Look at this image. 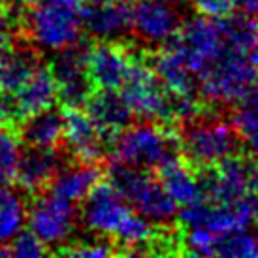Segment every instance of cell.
Segmentation results:
<instances>
[{"label":"cell","instance_id":"obj_21","mask_svg":"<svg viewBox=\"0 0 258 258\" xmlns=\"http://www.w3.org/2000/svg\"><path fill=\"white\" fill-rule=\"evenodd\" d=\"M158 177H160V183L166 186V190L172 194L173 200L177 202L181 208L204 200L200 175L194 173L192 168H188V164L183 162L179 157L172 158L160 166Z\"/></svg>","mask_w":258,"mask_h":258},{"label":"cell","instance_id":"obj_12","mask_svg":"<svg viewBox=\"0 0 258 258\" xmlns=\"http://www.w3.org/2000/svg\"><path fill=\"white\" fill-rule=\"evenodd\" d=\"M136 55L115 42H100L91 47L89 53V70L94 87L119 91L126 83Z\"/></svg>","mask_w":258,"mask_h":258},{"label":"cell","instance_id":"obj_6","mask_svg":"<svg viewBox=\"0 0 258 258\" xmlns=\"http://www.w3.org/2000/svg\"><path fill=\"white\" fill-rule=\"evenodd\" d=\"M78 221V209L74 202L58 198L53 192L42 194L29 206V230L34 232L47 247H64L76 234Z\"/></svg>","mask_w":258,"mask_h":258},{"label":"cell","instance_id":"obj_31","mask_svg":"<svg viewBox=\"0 0 258 258\" xmlns=\"http://www.w3.org/2000/svg\"><path fill=\"white\" fill-rule=\"evenodd\" d=\"M190 4L196 8V12L206 17L222 19L232 14L236 6V0H190Z\"/></svg>","mask_w":258,"mask_h":258},{"label":"cell","instance_id":"obj_16","mask_svg":"<svg viewBox=\"0 0 258 258\" xmlns=\"http://www.w3.org/2000/svg\"><path fill=\"white\" fill-rule=\"evenodd\" d=\"M85 106L106 138H115L119 132L128 128L132 119L136 117L126 100L122 98V94L109 89H98L96 93L91 94Z\"/></svg>","mask_w":258,"mask_h":258},{"label":"cell","instance_id":"obj_13","mask_svg":"<svg viewBox=\"0 0 258 258\" xmlns=\"http://www.w3.org/2000/svg\"><path fill=\"white\" fill-rule=\"evenodd\" d=\"M87 34L100 42H119L132 29V4L124 0L89 4L81 8Z\"/></svg>","mask_w":258,"mask_h":258},{"label":"cell","instance_id":"obj_38","mask_svg":"<svg viewBox=\"0 0 258 258\" xmlns=\"http://www.w3.org/2000/svg\"><path fill=\"white\" fill-rule=\"evenodd\" d=\"M12 0H0V4H10Z\"/></svg>","mask_w":258,"mask_h":258},{"label":"cell","instance_id":"obj_30","mask_svg":"<svg viewBox=\"0 0 258 258\" xmlns=\"http://www.w3.org/2000/svg\"><path fill=\"white\" fill-rule=\"evenodd\" d=\"M8 247H10V256L17 258H36L47 254V245L30 230L21 232Z\"/></svg>","mask_w":258,"mask_h":258},{"label":"cell","instance_id":"obj_14","mask_svg":"<svg viewBox=\"0 0 258 258\" xmlns=\"http://www.w3.org/2000/svg\"><path fill=\"white\" fill-rule=\"evenodd\" d=\"M64 142L72 155L81 162H98L104 155V140L89 111L81 108H64Z\"/></svg>","mask_w":258,"mask_h":258},{"label":"cell","instance_id":"obj_9","mask_svg":"<svg viewBox=\"0 0 258 258\" xmlns=\"http://www.w3.org/2000/svg\"><path fill=\"white\" fill-rule=\"evenodd\" d=\"M177 4L170 0H134L132 32L145 45L166 47L177 38L183 21Z\"/></svg>","mask_w":258,"mask_h":258},{"label":"cell","instance_id":"obj_2","mask_svg":"<svg viewBox=\"0 0 258 258\" xmlns=\"http://www.w3.org/2000/svg\"><path fill=\"white\" fill-rule=\"evenodd\" d=\"M25 25L36 49L57 53L81 40V4L79 0H47L32 8Z\"/></svg>","mask_w":258,"mask_h":258},{"label":"cell","instance_id":"obj_19","mask_svg":"<svg viewBox=\"0 0 258 258\" xmlns=\"http://www.w3.org/2000/svg\"><path fill=\"white\" fill-rule=\"evenodd\" d=\"M151 66L162 81V85L172 93H196L200 89L198 76L192 72V68L173 43L158 51L153 57Z\"/></svg>","mask_w":258,"mask_h":258},{"label":"cell","instance_id":"obj_20","mask_svg":"<svg viewBox=\"0 0 258 258\" xmlns=\"http://www.w3.org/2000/svg\"><path fill=\"white\" fill-rule=\"evenodd\" d=\"M130 206L134 208V211L158 226H166L175 219H179L181 206L173 200V196L166 190V186L153 177H149V181L138 190L136 196L130 200Z\"/></svg>","mask_w":258,"mask_h":258},{"label":"cell","instance_id":"obj_32","mask_svg":"<svg viewBox=\"0 0 258 258\" xmlns=\"http://www.w3.org/2000/svg\"><path fill=\"white\" fill-rule=\"evenodd\" d=\"M14 47V19L12 14L0 6V58Z\"/></svg>","mask_w":258,"mask_h":258},{"label":"cell","instance_id":"obj_34","mask_svg":"<svg viewBox=\"0 0 258 258\" xmlns=\"http://www.w3.org/2000/svg\"><path fill=\"white\" fill-rule=\"evenodd\" d=\"M236 6L241 8V12L258 17V0H236Z\"/></svg>","mask_w":258,"mask_h":258},{"label":"cell","instance_id":"obj_28","mask_svg":"<svg viewBox=\"0 0 258 258\" xmlns=\"http://www.w3.org/2000/svg\"><path fill=\"white\" fill-rule=\"evenodd\" d=\"M232 122L239 132L241 142L245 149L249 151V155L258 158V109L237 106Z\"/></svg>","mask_w":258,"mask_h":258},{"label":"cell","instance_id":"obj_22","mask_svg":"<svg viewBox=\"0 0 258 258\" xmlns=\"http://www.w3.org/2000/svg\"><path fill=\"white\" fill-rule=\"evenodd\" d=\"M19 136L30 147L55 149L64 140V115L53 108L29 115L23 119Z\"/></svg>","mask_w":258,"mask_h":258},{"label":"cell","instance_id":"obj_27","mask_svg":"<svg viewBox=\"0 0 258 258\" xmlns=\"http://www.w3.org/2000/svg\"><path fill=\"white\" fill-rule=\"evenodd\" d=\"M21 158V136H17L10 122L0 121V185H10L15 179Z\"/></svg>","mask_w":258,"mask_h":258},{"label":"cell","instance_id":"obj_24","mask_svg":"<svg viewBox=\"0 0 258 258\" xmlns=\"http://www.w3.org/2000/svg\"><path fill=\"white\" fill-rule=\"evenodd\" d=\"M40 60H38L34 49L30 47H12L0 58V85L10 94H15L21 89L27 79L34 74Z\"/></svg>","mask_w":258,"mask_h":258},{"label":"cell","instance_id":"obj_33","mask_svg":"<svg viewBox=\"0 0 258 258\" xmlns=\"http://www.w3.org/2000/svg\"><path fill=\"white\" fill-rule=\"evenodd\" d=\"M239 106H245V108H252V109H258V79L256 83L249 89V93L245 94L243 98L239 100Z\"/></svg>","mask_w":258,"mask_h":258},{"label":"cell","instance_id":"obj_7","mask_svg":"<svg viewBox=\"0 0 258 258\" xmlns=\"http://www.w3.org/2000/svg\"><path fill=\"white\" fill-rule=\"evenodd\" d=\"M172 43L179 49V53L185 57V60L198 78L208 70L215 58H219L228 49L219 19L206 17V15L188 19L181 27L179 34Z\"/></svg>","mask_w":258,"mask_h":258},{"label":"cell","instance_id":"obj_1","mask_svg":"<svg viewBox=\"0 0 258 258\" xmlns=\"http://www.w3.org/2000/svg\"><path fill=\"white\" fill-rule=\"evenodd\" d=\"M181 142L172 130L164 128V122H140L130 124L119 132L111 142L113 162L155 170L168 160L179 157Z\"/></svg>","mask_w":258,"mask_h":258},{"label":"cell","instance_id":"obj_18","mask_svg":"<svg viewBox=\"0 0 258 258\" xmlns=\"http://www.w3.org/2000/svg\"><path fill=\"white\" fill-rule=\"evenodd\" d=\"M100 168L96 162H81L62 166L60 172L51 181L49 192L68 202H83L93 192V188L100 183Z\"/></svg>","mask_w":258,"mask_h":258},{"label":"cell","instance_id":"obj_15","mask_svg":"<svg viewBox=\"0 0 258 258\" xmlns=\"http://www.w3.org/2000/svg\"><path fill=\"white\" fill-rule=\"evenodd\" d=\"M62 166V157L55 149L29 145L25 151H21L15 181L25 192H40L51 185V181L55 179Z\"/></svg>","mask_w":258,"mask_h":258},{"label":"cell","instance_id":"obj_10","mask_svg":"<svg viewBox=\"0 0 258 258\" xmlns=\"http://www.w3.org/2000/svg\"><path fill=\"white\" fill-rule=\"evenodd\" d=\"M132 206L111 183H98L93 192L85 198L81 209V222L89 232L96 236L115 237L132 215Z\"/></svg>","mask_w":258,"mask_h":258},{"label":"cell","instance_id":"obj_3","mask_svg":"<svg viewBox=\"0 0 258 258\" xmlns=\"http://www.w3.org/2000/svg\"><path fill=\"white\" fill-rule=\"evenodd\" d=\"M181 153L196 166H213L237 155L243 145L234 122L202 113L181 124Z\"/></svg>","mask_w":258,"mask_h":258},{"label":"cell","instance_id":"obj_26","mask_svg":"<svg viewBox=\"0 0 258 258\" xmlns=\"http://www.w3.org/2000/svg\"><path fill=\"white\" fill-rule=\"evenodd\" d=\"M215 256L224 258H256L258 256V232L237 230L217 237Z\"/></svg>","mask_w":258,"mask_h":258},{"label":"cell","instance_id":"obj_23","mask_svg":"<svg viewBox=\"0 0 258 258\" xmlns=\"http://www.w3.org/2000/svg\"><path fill=\"white\" fill-rule=\"evenodd\" d=\"M29 219V206L23 194L0 185V247H8L19 236Z\"/></svg>","mask_w":258,"mask_h":258},{"label":"cell","instance_id":"obj_8","mask_svg":"<svg viewBox=\"0 0 258 258\" xmlns=\"http://www.w3.org/2000/svg\"><path fill=\"white\" fill-rule=\"evenodd\" d=\"M122 98L126 100L136 117L145 121H166L170 91L162 85L153 66L136 57L126 83L122 85Z\"/></svg>","mask_w":258,"mask_h":258},{"label":"cell","instance_id":"obj_25","mask_svg":"<svg viewBox=\"0 0 258 258\" xmlns=\"http://www.w3.org/2000/svg\"><path fill=\"white\" fill-rule=\"evenodd\" d=\"M222 36L228 47L243 53H251L258 43V17L251 14H230L219 19Z\"/></svg>","mask_w":258,"mask_h":258},{"label":"cell","instance_id":"obj_4","mask_svg":"<svg viewBox=\"0 0 258 258\" xmlns=\"http://www.w3.org/2000/svg\"><path fill=\"white\" fill-rule=\"evenodd\" d=\"M258 79V64L251 53L228 47L202 74L200 94L215 106L239 102Z\"/></svg>","mask_w":258,"mask_h":258},{"label":"cell","instance_id":"obj_37","mask_svg":"<svg viewBox=\"0 0 258 258\" xmlns=\"http://www.w3.org/2000/svg\"><path fill=\"white\" fill-rule=\"evenodd\" d=\"M170 2H173V4H181V2H185V0H170Z\"/></svg>","mask_w":258,"mask_h":258},{"label":"cell","instance_id":"obj_5","mask_svg":"<svg viewBox=\"0 0 258 258\" xmlns=\"http://www.w3.org/2000/svg\"><path fill=\"white\" fill-rule=\"evenodd\" d=\"M89 53L91 49L78 42L57 51L51 58V74L57 83L58 100L64 108H81L93 94Z\"/></svg>","mask_w":258,"mask_h":258},{"label":"cell","instance_id":"obj_29","mask_svg":"<svg viewBox=\"0 0 258 258\" xmlns=\"http://www.w3.org/2000/svg\"><path fill=\"white\" fill-rule=\"evenodd\" d=\"M119 249L108 241H79V243H68L57 249V254L72 258H106L117 254Z\"/></svg>","mask_w":258,"mask_h":258},{"label":"cell","instance_id":"obj_11","mask_svg":"<svg viewBox=\"0 0 258 258\" xmlns=\"http://www.w3.org/2000/svg\"><path fill=\"white\" fill-rule=\"evenodd\" d=\"M179 221L185 228H206L217 236L245 230L252 224L243 200L213 202L206 198L185 206L179 211Z\"/></svg>","mask_w":258,"mask_h":258},{"label":"cell","instance_id":"obj_17","mask_svg":"<svg viewBox=\"0 0 258 258\" xmlns=\"http://www.w3.org/2000/svg\"><path fill=\"white\" fill-rule=\"evenodd\" d=\"M57 98V83L51 74V68L40 64L34 70V74L27 79V83L14 94V104L19 115V121L32 113L53 108Z\"/></svg>","mask_w":258,"mask_h":258},{"label":"cell","instance_id":"obj_35","mask_svg":"<svg viewBox=\"0 0 258 258\" xmlns=\"http://www.w3.org/2000/svg\"><path fill=\"white\" fill-rule=\"evenodd\" d=\"M21 4H25V6H40V4H43V2H47V0H19Z\"/></svg>","mask_w":258,"mask_h":258},{"label":"cell","instance_id":"obj_36","mask_svg":"<svg viewBox=\"0 0 258 258\" xmlns=\"http://www.w3.org/2000/svg\"><path fill=\"white\" fill-rule=\"evenodd\" d=\"M87 4H102V2H113V0H85Z\"/></svg>","mask_w":258,"mask_h":258}]
</instances>
